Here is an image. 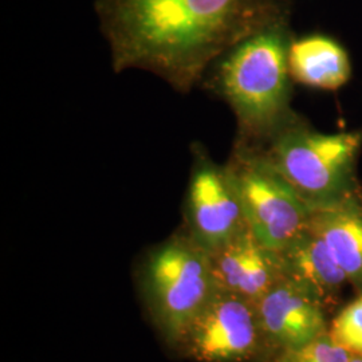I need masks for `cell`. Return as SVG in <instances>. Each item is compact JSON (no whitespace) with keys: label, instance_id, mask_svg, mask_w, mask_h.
I'll use <instances>...</instances> for the list:
<instances>
[{"label":"cell","instance_id":"2","mask_svg":"<svg viewBox=\"0 0 362 362\" xmlns=\"http://www.w3.org/2000/svg\"><path fill=\"white\" fill-rule=\"evenodd\" d=\"M290 19L267 27L238 43L219 58L204 78L208 89L231 107L239 143L269 140L296 115L290 109Z\"/></svg>","mask_w":362,"mask_h":362},{"label":"cell","instance_id":"14","mask_svg":"<svg viewBox=\"0 0 362 362\" xmlns=\"http://www.w3.org/2000/svg\"><path fill=\"white\" fill-rule=\"evenodd\" d=\"M351 354L325 333L310 344L276 354L270 362H350Z\"/></svg>","mask_w":362,"mask_h":362},{"label":"cell","instance_id":"6","mask_svg":"<svg viewBox=\"0 0 362 362\" xmlns=\"http://www.w3.org/2000/svg\"><path fill=\"white\" fill-rule=\"evenodd\" d=\"M177 351L194 362H270L255 303L220 290Z\"/></svg>","mask_w":362,"mask_h":362},{"label":"cell","instance_id":"9","mask_svg":"<svg viewBox=\"0 0 362 362\" xmlns=\"http://www.w3.org/2000/svg\"><path fill=\"white\" fill-rule=\"evenodd\" d=\"M209 257L218 290L252 303L286 278L281 254L262 245L248 227Z\"/></svg>","mask_w":362,"mask_h":362},{"label":"cell","instance_id":"8","mask_svg":"<svg viewBox=\"0 0 362 362\" xmlns=\"http://www.w3.org/2000/svg\"><path fill=\"white\" fill-rule=\"evenodd\" d=\"M260 330L272 358L327 333V309L305 287L286 276L255 303Z\"/></svg>","mask_w":362,"mask_h":362},{"label":"cell","instance_id":"10","mask_svg":"<svg viewBox=\"0 0 362 362\" xmlns=\"http://www.w3.org/2000/svg\"><path fill=\"white\" fill-rule=\"evenodd\" d=\"M279 254L284 260L286 276L305 287L326 309L336 305L345 286L349 285L346 274L324 239L311 230L310 224Z\"/></svg>","mask_w":362,"mask_h":362},{"label":"cell","instance_id":"11","mask_svg":"<svg viewBox=\"0 0 362 362\" xmlns=\"http://www.w3.org/2000/svg\"><path fill=\"white\" fill-rule=\"evenodd\" d=\"M310 228L324 239L349 285L362 293V194L313 209Z\"/></svg>","mask_w":362,"mask_h":362},{"label":"cell","instance_id":"1","mask_svg":"<svg viewBox=\"0 0 362 362\" xmlns=\"http://www.w3.org/2000/svg\"><path fill=\"white\" fill-rule=\"evenodd\" d=\"M294 0H95L115 73L143 70L188 94L242 40L288 21Z\"/></svg>","mask_w":362,"mask_h":362},{"label":"cell","instance_id":"4","mask_svg":"<svg viewBox=\"0 0 362 362\" xmlns=\"http://www.w3.org/2000/svg\"><path fill=\"white\" fill-rule=\"evenodd\" d=\"M140 287L156 329L176 351L218 291L209 254L185 228L148 251Z\"/></svg>","mask_w":362,"mask_h":362},{"label":"cell","instance_id":"3","mask_svg":"<svg viewBox=\"0 0 362 362\" xmlns=\"http://www.w3.org/2000/svg\"><path fill=\"white\" fill-rule=\"evenodd\" d=\"M252 146L313 209L362 194L356 177L362 130L324 133L296 116Z\"/></svg>","mask_w":362,"mask_h":362},{"label":"cell","instance_id":"15","mask_svg":"<svg viewBox=\"0 0 362 362\" xmlns=\"http://www.w3.org/2000/svg\"><path fill=\"white\" fill-rule=\"evenodd\" d=\"M350 362H362V356H351Z\"/></svg>","mask_w":362,"mask_h":362},{"label":"cell","instance_id":"13","mask_svg":"<svg viewBox=\"0 0 362 362\" xmlns=\"http://www.w3.org/2000/svg\"><path fill=\"white\" fill-rule=\"evenodd\" d=\"M327 333L351 356H362V293L338 310Z\"/></svg>","mask_w":362,"mask_h":362},{"label":"cell","instance_id":"12","mask_svg":"<svg viewBox=\"0 0 362 362\" xmlns=\"http://www.w3.org/2000/svg\"><path fill=\"white\" fill-rule=\"evenodd\" d=\"M288 66L293 81L321 90H337L351 76L349 55L344 46L322 34L293 39Z\"/></svg>","mask_w":362,"mask_h":362},{"label":"cell","instance_id":"5","mask_svg":"<svg viewBox=\"0 0 362 362\" xmlns=\"http://www.w3.org/2000/svg\"><path fill=\"white\" fill-rule=\"evenodd\" d=\"M224 167L239 197L247 227L262 245L282 252L309 228L313 208L255 146L236 141Z\"/></svg>","mask_w":362,"mask_h":362},{"label":"cell","instance_id":"7","mask_svg":"<svg viewBox=\"0 0 362 362\" xmlns=\"http://www.w3.org/2000/svg\"><path fill=\"white\" fill-rule=\"evenodd\" d=\"M194 164L185 199V231L208 254L247 228L245 214L224 165L200 145L192 146Z\"/></svg>","mask_w":362,"mask_h":362}]
</instances>
